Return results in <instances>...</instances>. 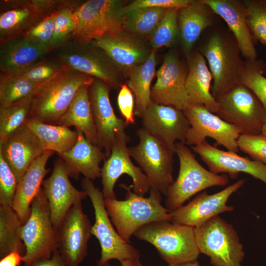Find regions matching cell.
<instances>
[{"mask_svg":"<svg viewBox=\"0 0 266 266\" xmlns=\"http://www.w3.org/2000/svg\"><path fill=\"white\" fill-rule=\"evenodd\" d=\"M45 16L32 0H5L0 2V42L24 35Z\"/></svg>","mask_w":266,"mask_h":266,"instance_id":"cell-27","label":"cell"},{"mask_svg":"<svg viewBox=\"0 0 266 266\" xmlns=\"http://www.w3.org/2000/svg\"><path fill=\"white\" fill-rule=\"evenodd\" d=\"M23 261V256L18 252H13L0 259V266H19Z\"/></svg>","mask_w":266,"mask_h":266,"instance_id":"cell-49","label":"cell"},{"mask_svg":"<svg viewBox=\"0 0 266 266\" xmlns=\"http://www.w3.org/2000/svg\"><path fill=\"white\" fill-rule=\"evenodd\" d=\"M237 144L239 150L248 154L252 160L266 165V136L240 134Z\"/></svg>","mask_w":266,"mask_h":266,"instance_id":"cell-43","label":"cell"},{"mask_svg":"<svg viewBox=\"0 0 266 266\" xmlns=\"http://www.w3.org/2000/svg\"><path fill=\"white\" fill-rule=\"evenodd\" d=\"M30 266H66L62 259L59 251L56 249L50 258L35 262Z\"/></svg>","mask_w":266,"mask_h":266,"instance_id":"cell-48","label":"cell"},{"mask_svg":"<svg viewBox=\"0 0 266 266\" xmlns=\"http://www.w3.org/2000/svg\"><path fill=\"white\" fill-rule=\"evenodd\" d=\"M156 50H152L144 63L129 70L126 75L127 85L135 98L134 115L141 118L144 112L152 102L151 85L156 74Z\"/></svg>","mask_w":266,"mask_h":266,"instance_id":"cell-32","label":"cell"},{"mask_svg":"<svg viewBox=\"0 0 266 266\" xmlns=\"http://www.w3.org/2000/svg\"><path fill=\"white\" fill-rule=\"evenodd\" d=\"M129 141V136L118 140L112 146L107 159L104 161L100 177L104 199H116L114 186L123 174L131 177L133 184L131 187L136 194L144 196L150 191L151 186L147 176L131 160L127 146Z\"/></svg>","mask_w":266,"mask_h":266,"instance_id":"cell-16","label":"cell"},{"mask_svg":"<svg viewBox=\"0 0 266 266\" xmlns=\"http://www.w3.org/2000/svg\"><path fill=\"white\" fill-rule=\"evenodd\" d=\"M241 266V265H240V266Z\"/></svg>","mask_w":266,"mask_h":266,"instance_id":"cell-55","label":"cell"},{"mask_svg":"<svg viewBox=\"0 0 266 266\" xmlns=\"http://www.w3.org/2000/svg\"><path fill=\"white\" fill-rule=\"evenodd\" d=\"M244 182V179L239 180L214 194L206 192L199 194L186 205L170 211V221L195 228L221 213L233 210V207L228 205L227 202Z\"/></svg>","mask_w":266,"mask_h":266,"instance_id":"cell-19","label":"cell"},{"mask_svg":"<svg viewBox=\"0 0 266 266\" xmlns=\"http://www.w3.org/2000/svg\"><path fill=\"white\" fill-rule=\"evenodd\" d=\"M53 29L54 21L52 13L33 26L24 35L33 42L50 50V45Z\"/></svg>","mask_w":266,"mask_h":266,"instance_id":"cell-45","label":"cell"},{"mask_svg":"<svg viewBox=\"0 0 266 266\" xmlns=\"http://www.w3.org/2000/svg\"><path fill=\"white\" fill-rule=\"evenodd\" d=\"M138 239L152 244L168 265L197 260L200 254L194 228L169 221L148 224L136 231Z\"/></svg>","mask_w":266,"mask_h":266,"instance_id":"cell-4","label":"cell"},{"mask_svg":"<svg viewBox=\"0 0 266 266\" xmlns=\"http://www.w3.org/2000/svg\"><path fill=\"white\" fill-rule=\"evenodd\" d=\"M166 10L145 7L127 12L124 15V30L149 41Z\"/></svg>","mask_w":266,"mask_h":266,"instance_id":"cell-35","label":"cell"},{"mask_svg":"<svg viewBox=\"0 0 266 266\" xmlns=\"http://www.w3.org/2000/svg\"><path fill=\"white\" fill-rule=\"evenodd\" d=\"M54 153L52 151H44L31 164L18 183L12 208L18 215L22 225L28 220L33 200L41 188L44 177L50 171L46 168V166Z\"/></svg>","mask_w":266,"mask_h":266,"instance_id":"cell-28","label":"cell"},{"mask_svg":"<svg viewBox=\"0 0 266 266\" xmlns=\"http://www.w3.org/2000/svg\"><path fill=\"white\" fill-rule=\"evenodd\" d=\"M76 131L78 138L75 145L59 155L68 166L70 177L76 179L82 174L84 178L95 180L101 177L100 165L105 160V154L98 146L88 140L82 132Z\"/></svg>","mask_w":266,"mask_h":266,"instance_id":"cell-29","label":"cell"},{"mask_svg":"<svg viewBox=\"0 0 266 266\" xmlns=\"http://www.w3.org/2000/svg\"><path fill=\"white\" fill-rule=\"evenodd\" d=\"M32 96L0 106V141L24 126L30 118Z\"/></svg>","mask_w":266,"mask_h":266,"instance_id":"cell-36","label":"cell"},{"mask_svg":"<svg viewBox=\"0 0 266 266\" xmlns=\"http://www.w3.org/2000/svg\"><path fill=\"white\" fill-rule=\"evenodd\" d=\"M216 114L226 122L237 127L241 134L262 133L266 121V112L255 94L238 83L216 100Z\"/></svg>","mask_w":266,"mask_h":266,"instance_id":"cell-12","label":"cell"},{"mask_svg":"<svg viewBox=\"0 0 266 266\" xmlns=\"http://www.w3.org/2000/svg\"><path fill=\"white\" fill-rule=\"evenodd\" d=\"M36 136L44 151L61 155L69 151L76 143L78 133L63 125L44 123L29 118L26 125Z\"/></svg>","mask_w":266,"mask_h":266,"instance_id":"cell-33","label":"cell"},{"mask_svg":"<svg viewBox=\"0 0 266 266\" xmlns=\"http://www.w3.org/2000/svg\"><path fill=\"white\" fill-rule=\"evenodd\" d=\"M182 111L190 124L185 144L193 146L206 140V137H210L228 151L238 152L237 139L241 133L237 127L226 122L203 105L189 104Z\"/></svg>","mask_w":266,"mask_h":266,"instance_id":"cell-13","label":"cell"},{"mask_svg":"<svg viewBox=\"0 0 266 266\" xmlns=\"http://www.w3.org/2000/svg\"><path fill=\"white\" fill-rule=\"evenodd\" d=\"M126 190L124 200L104 199V205L117 231L127 242L143 226L155 222L170 221V211L162 204V194L150 190L148 197L134 193L131 187L122 183Z\"/></svg>","mask_w":266,"mask_h":266,"instance_id":"cell-1","label":"cell"},{"mask_svg":"<svg viewBox=\"0 0 266 266\" xmlns=\"http://www.w3.org/2000/svg\"><path fill=\"white\" fill-rule=\"evenodd\" d=\"M83 86L60 119L59 125L73 126L82 132L86 139L98 146L97 133L90 101L89 87Z\"/></svg>","mask_w":266,"mask_h":266,"instance_id":"cell-31","label":"cell"},{"mask_svg":"<svg viewBox=\"0 0 266 266\" xmlns=\"http://www.w3.org/2000/svg\"><path fill=\"white\" fill-rule=\"evenodd\" d=\"M69 176L70 171L66 164L62 159H58L54 163L50 176L42 183L48 202L51 220L57 230L72 206L87 197L85 192L80 191L72 185Z\"/></svg>","mask_w":266,"mask_h":266,"instance_id":"cell-21","label":"cell"},{"mask_svg":"<svg viewBox=\"0 0 266 266\" xmlns=\"http://www.w3.org/2000/svg\"><path fill=\"white\" fill-rule=\"evenodd\" d=\"M44 151L35 134L26 125L0 141V154L18 183L31 164Z\"/></svg>","mask_w":266,"mask_h":266,"instance_id":"cell-23","label":"cell"},{"mask_svg":"<svg viewBox=\"0 0 266 266\" xmlns=\"http://www.w3.org/2000/svg\"><path fill=\"white\" fill-rule=\"evenodd\" d=\"M193 0H135L126 5L125 12L145 7H158L166 9H180L188 6Z\"/></svg>","mask_w":266,"mask_h":266,"instance_id":"cell-46","label":"cell"},{"mask_svg":"<svg viewBox=\"0 0 266 266\" xmlns=\"http://www.w3.org/2000/svg\"><path fill=\"white\" fill-rule=\"evenodd\" d=\"M82 201L72 206L57 229V249L66 266H78L87 254L92 226Z\"/></svg>","mask_w":266,"mask_h":266,"instance_id":"cell-14","label":"cell"},{"mask_svg":"<svg viewBox=\"0 0 266 266\" xmlns=\"http://www.w3.org/2000/svg\"><path fill=\"white\" fill-rule=\"evenodd\" d=\"M64 66L99 79L110 88H120L122 72L91 41L72 37L56 49L55 58Z\"/></svg>","mask_w":266,"mask_h":266,"instance_id":"cell-5","label":"cell"},{"mask_svg":"<svg viewBox=\"0 0 266 266\" xmlns=\"http://www.w3.org/2000/svg\"><path fill=\"white\" fill-rule=\"evenodd\" d=\"M215 14L202 0H193L189 5L178 10L180 36L186 55L192 50L202 33L212 25Z\"/></svg>","mask_w":266,"mask_h":266,"instance_id":"cell-30","label":"cell"},{"mask_svg":"<svg viewBox=\"0 0 266 266\" xmlns=\"http://www.w3.org/2000/svg\"><path fill=\"white\" fill-rule=\"evenodd\" d=\"M207 62L212 76L211 93L216 100L239 83L244 66L238 44L228 30L213 31L199 50Z\"/></svg>","mask_w":266,"mask_h":266,"instance_id":"cell-3","label":"cell"},{"mask_svg":"<svg viewBox=\"0 0 266 266\" xmlns=\"http://www.w3.org/2000/svg\"><path fill=\"white\" fill-rule=\"evenodd\" d=\"M38 85L23 76L0 74V106L31 97Z\"/></svg>","mask_w":266,"mask_h":266,"instance_id":"cell-37","label":"cell"},{"mask_svg":"<svg viewBox=\"0 0 266 266\" xmlns=\"http://www.w3.org/2000/svg\"><path fill=\"white\" fill-rule=\"evenodd\" d=\"M262 134L266 136V121L264 123L262 130Z\"/></svg>","mask_w":266,"mask_h":266,"instance_id":"cell-52","label":"cell"},{"mask_svg":"<svg viewBox=\"0 0 266 266\" xmlns=\"http://www.w3.org/2000/svg\"><path fill=\"white\" fill-rule=\"evenodd\" d=\"M125 2L121 0H89L77 6L73 17L72 37L86 41L124 30Z\"/></svg>","mask_w":266,"mask_h":266,"instance_id":"cell-11","label":"cell"},{"mask_svg":"<svg viewBox=\"0 0 266 266\" xmlns=\"http://www.w3.org/2000/svg\"><path fill=\"white\" fill-rule=\"evenodd\" d=\"M167 266H200V265L197 260H195L182 264L168 265Z\"/></svg>","mask_w":266,"mask_h":266,"instance_id":"cell-51","label":"cell"},{"mask_svg":"<svg viewBox=\"0 0 266 266\" xmlns=\"http://www.w3.org/2000/svg\"><path fill=\"white\" fill-rule=\"evenodd\" d=\"M200 253L213 266H239L244 257L243 245L233 226L219 215L194 228Z\"/></svg>","mask_w":266,"mask_h":266,"instance_id":"cell-9","label":"cell"},{"mask_svg":"<svg viewBox=\"0 0 266 266\" xmlns=\"http://www.w3.org/2000/svg\"><path fill=\"white\" fill-rule=\"evenodd\" d=\"M119 109L127 125L134 123V96L126 84H123L117 97Z\"/></svg>","mask_w":266,"mask_h":266,"instance_id":"cell-47","label":"cell"},{"mask_svg":"<svg viewBox=\"0 0 266 266\" xmlns=\"http://www.w3.org/2000/svg\"><path fill=\"white\" fill-rule=\"evenodd\" d=\"M264 1H265V2L266 4V0H264Z\"/></svg>","mask_w":266,"mask_h":266,"instance_id":"cell-54","label":"cell"},{"mask_svg":"<svg viewBox=\"0 0 266 266\" xmlns=\"http://www.w3.org/2000/svg\"><path fill=\"white\" fill-rule=\"evenodd\" d=\"M31 208L30 215L21 230L26 248L24 266L50 258L57 249V230L53 224L42 187L33 200Z\"/></svg>","mask_w":266,"mask_h":266,"instance_id":"cell-7","label":"cell"},{"mask_svg":"<svg viewBox=\"0 0 266 266\" xmlns=\"http://www.w3.org/2000/svg\"><path fill=\"white\" fill-rule=\"evenodd\" d=\"M175 154L179 169L166 196V207L169 210L178 209L192 196L207 188L225 186L229 183L226 174H217L203 167L185 144L176 143Z\"/></svg>","mask_w":266,"mask_h":266,"instance_id":"cell-6","label":"cell"},{"mask_svg":"<svg viewBox=\"0 0 266 266\" xmlns=\"http://www.w3.org/2000/svg\"><path fill=\"white\" fill-rule=\"evenodd\" d=\"M141 118L142 128L175 154L176 141L185 144L190 124L182 110L152 101Z\"/></svg>","mask_w":266,"mask_h":266,"instance_id":"cell-18","label":"cell"},{"mask_svg":"<svg viewBox=\"0 0 266 266\" xmlns=\"http://www.w3.org/2000/svg\"><path fill=\"white\" fill-rule=\"evenodd\" d=\"M74 10L69 6H65L53 12L54 29L50 50L58 48L73 36L75 30Z\"/></svg>","mask_w":266,"mask_h":266,"instance_id":"cell-41","label":"cell"},{"mask_svg":"<svg viewBox=\"0 0 266 266\" xmlns=\"http://www.w3.org/2000/svg\"><path fill=\"white\" fill-rule=\"evenodd\" d=\"M246 22L253 39L266 46V4L264 0H244Z\"/></svg>","mask_w":266,"mask_h":266,"instance_id":"cell-40","label":"cell"},{"mask_svg":"<svg viewBox=\"0 0 266 266\" xmlns=\"http://www.w3.org/2000/svg\"><path fill=\"white\" fill-rule=\"evenodd\" d=\"M188 71L175 51L167 53L156 72L157 80L151 88L152 101L181 110L190 104L186 88Z\"/></svg>","mask_w":266,"mask_h":266,"instance_id":"cell-17","label":"cell"},{"mask_svg":"<svg viewBox=\"0 0 266 266\" xmlns=\"http://www.w3.org/2000/svg\"><path fill=\"white\" fill-rule=\"evenodd\" d=\"M65 67L55 59H42L32 66L22 76L39 85L55 77Z\"/></svg>","mask_w":266,"mask_h":266,"instance_id":"cell-42","label":"cell"},{"mask_svg":"<svg viewBox=\"0 0 266 266\" xmlns=\"http://www.w3.org/2000/svg\"><path fill=\"white\" fill-rule=\"evenodd\" d=\"M179 10V9H178ZM178 9H166L161 21L151 35L149 42L153 49L173 45L180 35Z\"/></svg>","mask_w":266,"mask_h":266,"instance_id":"cell-39","label":"cell"},{"mask_svg":"<svg viewBox=\"0 0 266 266\" xmlns=\"http://www.w3.org/2000/svg\"><path fill=\"white\" fill-rule=\"evenodd\" d=\"M120 263L121 266H144L139 260V259L127 260Z\"/></svg>","mask_w":266,"mask_h":266,"instance_id":"cell-50","label":"cell"},{"mask_svg":"<svg viewBox=\"0 0 266 266\" xmlns=\"http://www.w3.org/2000/svg\"><path fill=\"white\" fill-rule=\"evenodd\" d=\"M81 185L94 209L95 222L91 227V234L98 239L101 248L97 266H103L111 260L121 262L139 259V251L125 240L114 228L104 205L102 192L95 186L92 180L86 178L82 179Z\"/></svg>","mask_w":266,"mask_h":266,"instance_id":"cell-8","label":"cell"},{"mask_svg":"<svg viewBox=\"0 0 266 266\" xmlns=\"http://www.w3.org/2000/svg\"><path fill=\"white\" fill-rule=\"evenodd\" d=\"M124 30L92 41L101 49L122 73L144 63L153 50L150 42Z\"/></svg>","mask_w":266,"mask_h":266,"instance_id":"cell-20","label":"cell"},{"mask_svg":"<svg viewBox=\"0 0 266 266\" xmlns=\"http://www.w3.org/2000/svg\"><path fill=\"white\" fill-rule=\"evenodd\" d=\"M103 266H110L109 263L105 264Z\"/></svg>","mask_w":266,"mask_h":266,"instance_id":"cell-53","label":"cell"},{"mask_svg":"<svg viewBox=\"0 0 266 266\" xmlns=\"http://www.w3.org/2000/svg\"><path fill=\"white\" fill-rule=\"evenodd\" d=\"M136 133L138 143L128 147L129 154L148 179L150 189L166 197L173 182L175 153L143 128Z\"/></svg>","mask_w":266,"mask_h":266,"instance_id":"cell-10","label":"cell"},{"mask_svg":"<svg viewBox=\"0 0 266 266\" xmlns=\"http://www.w3.org/2000/svg\"><path fill=\"white\" fill-rule=\"evenodd\" d=\"M50 51L48 48L33 42L24 35L0 42V73L22 75Z\"/></svg>","mask_w":266,"mask_h":266,"instance_id":"cell-24","label":"cell"},{"mask_svg":"<svg viewBox=\"0 0 266 266\" xmlns=\"http://www.w3.org/2000/svg\"><path fill=\"white\" fill-rule=\"evenodd\" d=\"M266 64L262 60H245L239 83L249 88L257 97L266 112Z\"/></svg>","mask_w":266,"mask_h":266,"instance_id":"cell-38","label":"cell"},{"mask_svg":"<svg viewBox=\"0 0 266 266\" xmlns=\"http://www.w3.org/2000/svg\"><path fill=\"white\" fill-rule=\"evenodd\" d=\"M21 220L12 206L0 205V259L13 252L24 256Z\"/></svg>","mask_w":266,"mask_h":266,"instance_id":"cell-34","label":"cell"},{"mask_svg":"<svg viewBox=\"0 0 266 266\" xmlns=\"http://www.w3.org/2000/svg\"><path fill=\"white\" fill-rule=\"evenodd\" d=\"M110 87L95 78L89 87V97L97 133L98 146L105 150L108 158L113 145L128 136L127 124L115 114L109 99Z\"/></svg>","mask_w":266,"mask_h":266,"instance_id":"cell-15","label":"cell"},{"mask_svg":"<svg viewBox=\"0 0 266 266\" xmlns=\"http://www.w3.org/2000/svg\"><path fill=\"white\" fill-rule=\"evenodd\" d=\"M95 78L65 67L49 81L38 85L32 96L30 118L59 125L79 90Z\"/></svg>","mask_w":266,"mask_h":266,"instance_id":"cell-2","label":"cell"},{"mask_svg":"<svg viewBox=\"0 0 266 266\" xmlns=\"http://www.w3.org/2000/svg\"><path fill=\"white\" fill-rule=\"evenodd\" d=\"M192 148L214 173H227L231 178L235 179L239 173L243 172L266 184V165L261 162L251 160L233 152L219 149L206 140L192 146Z\"/></svg>","mask_w":266,"mask_h":266,"instance_id":"cell-22","label":"cell"},{"mask_svg":"<svg viewBox=\"0 0 266 266\" xmlns=\"http://www.w3.org/2000/svg\"><path fill=\"white\" fill-rule=\"evenodd\" d=\"M186 56L188 71L186 88L190 104L203 105L216 114L219 105L211 93L212 76L206 60L199 50H192Z\"/></svg>","mask_w":266,"mask_h":266,"instance_id":"cell-26","label":"cell"},{"mask_svg":"<svg viewBox=\"0 0 266 266\" xmlns=\"http://www.w3.org/2000/svg\"><path fill=\"white\" fill-rule=\"evenodd\" d=\"M213 12L226 23L234 37L245 60L257 59V53L253 38L246 22V8L243 0H202Z\"/></svg>","mask_w":266,"mask_h":266,"instance_id":"cell-25","label":"cell"},{"mask_svg":"<svg viewBox=\"0 0 266 266\" xmlns=\"http://www.w3.org/2000/svg\"><path fill=\"white\" fill-rule=\"evenodd\" d=\"M17 185L15 175L0 154V205L12 206Z\"/></svg>","mask_w":266,"mask_h":266,"instance_id":"cell-44","label":"cell"}]
</instances>
